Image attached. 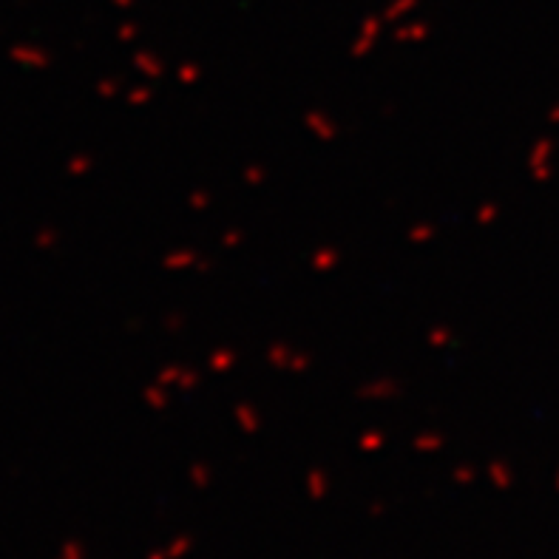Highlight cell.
<instances>
[{"instance_id": "1", "label": "cell", "mask_w": 559, "mask_h": 559, "mask_svg": "<svg viewBox=\"0 0 559 559\" xmlns=\"http://www.w3.org/2000/svg\"><path fill=\"white\" fill-rule=\"evenodd\" d=\"M267 361H273L278 369H293V372H304L310 366V355L293 352L284 344H275L273 349H267Z\"/></svg>"}, {"instance_id": "2", "label": "cell", "mask_w": 559, "mask_h": 559, "mask_svg": "<svg viewBox=\"0 0 559 559\" xmlns=\"http://www.w3.org/2000/svg\"><path fill=\"white\" fill-rule=\"evenodd\" d=\"M307 128L321 139V143H330V139L338 134V125L330 120L327 114H321V111H310L307 114Z\"/></svg>"}, {"instance_id": "3", "label": "cell", "mask_w": 559, "mask_h": 559, "mask_svg": "<svg viewBox=\"0 0 559 559\" xmlns=\"http://www.w3.org/2000/svg\"><path fill=\"white\" fill-rule=\"evenodd\" d=\"M159 383H162V386L176 383L179 389L188 392V389H193V386L199 383V375H196V372H191V369H176V366H168V369L159 375Z\"/></svg>"}, {"instance_id": "4", "label": "cell", "mask_w": 559, "mask_h": 559, "mask_svg": "<svg viewBox=\"0 0 559 559\" xmlns=\"http://www.w3.org/2000/svg\"><path fill=\"white\" fill-rule=\"evenodd\" d=\"M358 394H361L363 401H383V398H392V394H398V383H394V381H375V383L361 386Z\"/></svg>"}, {"instance_id": "5", "label": "cell", "mask_w": 559, "mask_h": 559, "mask_svg": "<svg viewBox=\"0 0 559 559\" xmlns=\"http://www.w3.org/2000/svg\"><path fill=\"white\" fill-rule=\"evenodd\" d=\"M134 65L145 77H162V60L156 54H151V52H136L134 54Z\"/></svg>"}, {"instance_id": "6", "label": "cell", "mask_w": 559, "mask_h": 559, "mask_svg": "<svg viewBox=\"0 0 559 559\" xmlns=\"http://www.w3.org/2000/svg\"><path fill=\"white\" fill-rule=\"evenodd\" d=\"M196 262V253L193 250H173L162 259V267L165 270H188Z\"/></svg>"}, {"instance_id": "7", "label": "cell", "mask_w": 559, "mask_h": 559, "mask_svg": "<svg viewBox=\"0 0 559 559\" xmlns=\"http://www.w3.org/2000/svg\"><path fill=\"white\" fill-rule=\"evenodd\" d=\"M207 366L213 372H230L236 366V352H233V349H216V352H211V358H207Z\"/></svg>"}, {"instance_id": "8", "label": "cell", "mask_w": 559, "mask_h": 559, "mask_svg": "<svg viewBox=\"0 0 559 559\" xmlns=\"http://www.w3.org/2000/svg\"><path fill=\"white\" fill-rule=\"evenodd\" d=\"M338 262H341V255H338V250H333V247H324V250H318V253L313 255V267H315L318 273H330Z\"/></svg>"}, {"instance_id": "9", "label": "cell", "mask_w": 559, "mask_h": 559, "mask_svg": "<svg viewBox=\"0 0 559 559\" xmlns=\"http://www.w3.org/2000/svg\"><path fill=\"white\" fill-rule=\"evenodd\" d=\"M145 403L151 406V409H156V412H162L168 406V392H165V386H148L145 389Z\"/></svg>"}, {"instance_id": "10", "label": "cell", "mask_w": 559, "mask_h": 559, "mask_svg": "<svg viewBox=\"0 0 559 559\" xmlns=\"http://www.w3.org/2000/svg\"><path fill=\"white\" fill-rule=\"evenodd\" d=\"M236 417H239V423L247 429V432H255L259 429V414H255V409L253 406H236Z\"/></svg>"}, {"instance_id": "11", "label": "cell", "mask_w": 559, "mask_h": 559, "mask_svg": "<svg viewBox=\"0 0 559 559\" xmlns=\"http://www.w3.org/2000/svg\"><path fill=\"white\" fill-rule=\"evenodd\" d=\"M432 236H434V227H432V224H414V227L409 230V242H414V244L429 242Z\"/></svg>"}, {"instance_id": "12", "label": "cell", "mask_w": 559, "mask_h": 559, "mask_svg": "<svg viewBox=\"0 0 559 559\" xmlns=\"http://www.w3.org/2000/svg\"><path fill=\"white\" fill-rule=\"evenodd\" d=\"M176 74H179V80H182L184 85H191V83H196V80H199V74H202V72H199V68H196L193 63H184V65H179V72H176Z\"/></svg>"}, {"instance_id": "13", "label": "cell", "mask_w": 559, "mask_h": 559, "mask_svg": "<svg viewBox=\"0 0 559 559\" xmlns=\"http://www.w3.org/2000/svg\"><path fill=\"white\" fill-rule=\"evenodd\" d=\"M452 338H454V335H452V330H443V327L429 333V344H432V346H446Z\"/></svg>"}, {"instance_id": "14", "label": "cell", "mask_w": 559, "mask_h": 559, "mask_svg": "<svg viewBox=\"0 0 559 559\" xmlns=\"http://www.w3.org/2000/svg\"><path fill=\"white\" fill-rule=\"evenodd\" d=\"M128 103H131V105H145V103H151V91H148V88H134V91H128Z\"/></svg>"}, {"instance_id": "15", "label": "cell", "mask_w": 559, "mask_h": 559, "mask_svg": "<svg viewBox=\"0 0 559 559\" xmlns=\"http://www.w3.org/2000/svg\"><path fill=\"white\" fill-rule=\"evenodd\" d=\"M97 91H100V97H116V91H120V83H116V80H105V83L97 85Z\"/></svg>"}, {"instance_id": "16", "label": "cell", "mask_w": 559, "mask_h": 559, "mask_svg": "<svg viewBox=\"0 0 559 559\" xmlns=\"http://www.w3.org/2000/svg\"><path fill=\"white\" fill-rule=\"evenodd\" d=\"M207 204H211V196H207V193H193L191 196V207H193V211H207Z\"/></svg>"}, {"instance_id": "17", "label": "cell", "mask_w": 559, "mask_h": 559, "mask_svg": "<svg viewBox=\"0 0 559 559\" xmlns=\"http://www.w3.org/2000/svg\"><path fill=\"white\" fill-rule=\"evenodd\" d=\"M262 179H264V171H262V168H247V171H244V182H247V184H262Z\"/></svg>"}, {"instance_id": "18", "label": "cell", "mask_w": 559, "mask_h": 559, "mask_svg": "<svg viewBox=\"0 0 559 559\" xmlns=\"http://www.w3.org/2000/svg\"><path fill=\"white\" fill-rule=\"evenodd\" d=\"M239 239H242V233H239V230H233L230 236H224V239H222V244H224V247H233V244H236Z\"/></svg>"}, {"instance_id": "19", "label": "cell", "mask_w": 559, "mask_h": 559, "mask_svg": "<svg viewBox=\"0 0 559 559\" xmlns=\"http://www.w3.org/2000/svg\"><path fill=\"white\" fill-rule=\"evenodd\" d=\"M437 443H440L437 437H421V440H417V446H437Z\"/></svg>"}]
</instances>
